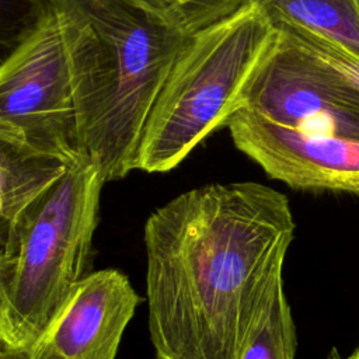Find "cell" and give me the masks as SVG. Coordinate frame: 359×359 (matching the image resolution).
I'll return each mask as SVG.
<instances>
[{
	"instance_id": "cell-6",
	"label": "cell",
	"mask_w": 359,
	"mask_h": 359,
	"mask_svg": "<svg viewBox=\"0 0 359 359\" xmlns=\"http://www.w3.org/2000/svg\"><path fill=\"white\" fill-rule=\"evenodd\" d=\"M0 139L72 163L86 158L66 43L49 0L1 62Z\"/></svg>"
},
{
	"instance_id": "cell-9",
	"label": "cell",
	"mask_w": 359,
	"mask_h": 359,
	"mask_svg": "<svg viewBox=\"0 0 359 359\" xmlns=\"http://www.w3.org/2000/svg\"><path fill=\"white\" fill-rule=\"evenodd\" d=\"M76 163L0 139V231L7 230Z\"/></svg>"
},
{
	"instance_id": "cell-8",
	"label": "cell",
	"mask_w": 359,
	"mask_h": 359,
	"mask_svg": "<svg viewBox=\"0 0 359 359\" xmlns=\"http://www.w3.org/2000/svg\"><path fill=\"white\" fill-rule=\"evenodd\" d=\"M140 302L119 269L91 271L31 348L0 359H115Z\"/></svg>"
},
{
	"instance_id": "cell-13",
	"label": "cell",
	"mask_w": 359,
	"mask_h": 359,
	"mask_svg": "<svg viewBox=\"0 0 359 359\" xmlns=\"http://www.w3.org/2000/svg\"><path fill=\"white\" fill-rule=\"evenodd\" d=\"M324 359H344L342 356H341V353L335 349V348H332L330 352H328V355L324 358Z\"/></svg>"
},
{
	"instance_id": "cell-10",
	"label": "cell",
	"mask_w": 359,
	"mask_h": 359,
	"mask_svg": "<svg viewBox=\"0 0 359 359\" xmlns=\"http://www.w3.org/2000/svg\"><path fill=\"white\" fill-rule=\"evenodd\" d=\"M258 6L275 24L306 28L359 55V6L356 0H238Z\"/></svg>"
},
{
	"instance_id": "cell-11",
	"label": "cell",
	"mask_w": 359,
	"mask_h": 359,
	"mask_svg": "<svg viewBox=\"0 0 359 359\" xmlns=\"http://www.w3.org/2000/svg\"><path fill=\"white\" fill-rule=\"evenodd\" d=\"M182 35L194 32L234 13L238 0H123Z\"/></svg>"
},
{
	"instance_id": "cell-15",
	"label": "cell",
	"mask_w": 359,
	"mask_h": 359,
	"mask_svg": "<svg viewBox=\"0 0 359 359\" xmlns=\"http://www.w3.org/2000/svg\"><path fill=\"white\" fill-rule=\"evenodd\" d=\"M356 3H358V6H359V0H356Z\"/></svg>"
},
{
	"instance_id": "cell-4",
	"label": "cell",
	"mask_w": 359,
	"mask_h": 359,
	"mask_svg": "<svg viewBox=\"0 0 359 359\" xmlns=\"http://www.w3.org/2000/svg\"><path fill=\"white\" fill-rule=\"evenodd\" d=\"M279 39L255 4L189 35L147 118L136 170L167 172L245 107L247 93Z\"/></svg>"
},
{
	"instance_id": "cell-3",
	"label": "cell",
	"mask_w": 359,
	"mask_h": 359,
	"mask_svg": "<svg viewBox=\"0 0 359 359\" xmlns=\"http://www.w3.org/2000/svg\"><path fill=\"white\" fill-rule=\"evenodd\" d=\"M104 184L83 158L0 231V358L31 348L91 272Z\"/></svg>"
},
{
	"instance_id": "cell-5",
	"label": "cell",
	"mask_w": 359,
	"mask_h": 359,
	"mask_svg": "<svg viewBox=\"0 0 359 359\" xmlns=\"http://www.w3.org/2000/svg\"><path fill=\"white\" fill-rule=\"evenodd\" d=\"M251 84L245 107L297 130L359 142V57L289 24Z\"/></svg>"
},
{
	"instance_id": "cell-12",
	"label": "cell",
	"mask_w": 359,
	"mask_h": 359,
	"mask_svg": "<svg viewBox=\"0 0 359 359\" xmlns=\"http://www.w3.org/2000/svg\"><path fill=\"white\" fill-rule=\"evenodd\" d=\"M296 349V325L285 287H280L241 359H294Z\"/></svg>"
},
{
	"instance_id": "cell-7",
	"label": "cell",
	"mask_w": 359,
	"mask_h": 359,
	"mask_svg": "<svg viewBox=\"0 0 359 359\" xmlns=\"http://www.w3.org/2000/svg\"><path fill=\"white\" fill-rule=\"evenodd\" d=\"M234 146L276 181L299 191L359 196V142L313 135L243 108L227 126Z\"/></svg>"
},
{
	"instance_id": "cell-2",
	"label": "cell",
	"mask_w": 359,
	"mask_h": 359,
	"mask_svg": "<svg viewBox=\"0 0 359 359\" xmlns=\"http://www.w3.org/2000/svg\"><path fill=\"white\" fill-rule=\"evenodd\" d=\"M72 74L83 154L105 182L136 170L160 90L189 35L123 0H49Z\"/></svg>"
},
{
	"instance_id": "cell-14",
	"label": "cell",
	"mask_w": 359,
	"mask_h": 359,
	"mask_svg": "<svg viewBox=\"0 0 359 359\" xmlns=\"http://www.w3.org/2000/svg\"><path fill=\"white\" fill-rule=\"evenodd\" d=\"M346 359H359V344L356 345V348L353 349V352H352Z\"/></svg>"
},
{
	"instance_id": "cell-1",
	"label": "cell",
	"mask_w": 359,
	"mask_h": 359,
	"mask_svg": "<svg viewBox=\"0 0 359 359\" xmlns=\"http://www.w3.org/2000/svg\"><path fill=\"white\" fill-rule=\"evenodd\" d=\"M296 223L278 189L240 181L185 191L143 230L157 359H241L280 287Z\"/></svg>"
}]
</instances>
